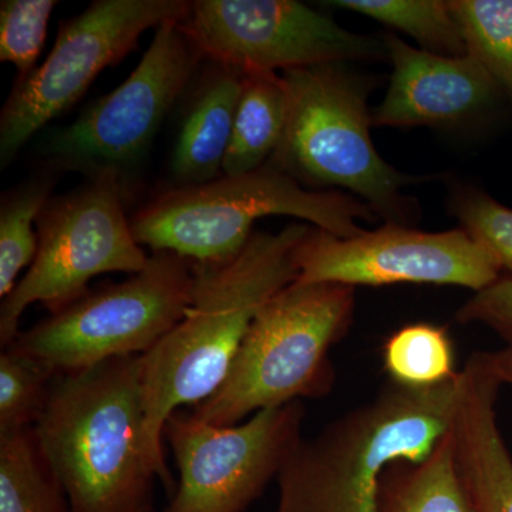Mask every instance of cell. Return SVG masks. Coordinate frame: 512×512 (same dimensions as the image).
Instances as JSON below:
<instances>
[{
	"label": "cell",
	"instance_id": "1",
	"mask_svg": "<svg viewBox=\"0 0 512 512\" xmlns=\"http://www.w3.org/2000/svg\"><path fill=\"white\" fill-rule=\"evenodd\" d=\"M311 228L293 222L279 232L254 231L234 258L192 262L194 285L183 319L141 356L144 446L157 480L171 495L175 484L165 461V421L220 389L262 306L298 279L296 251Z\"/></svg>",
	"mask_w": 512,
	"mask_h": 512
},
{
	"label": "cell",
	"instance_id": "2",
	"mask_svg": "<svg viewBox=\"0 0 512 512\" xmlns=\"http://www.w3.org/2000/svg\"><path fill=\"white\" fill-rule=\"evenodd\" d=\"M33 430L72 512H153L141 356L57 375Z\"/></svg>",
	"mask_w": 512,
	"mask_h": 512
},
{
	"label": "cell",
	"instance_id": "3",
	"mask_svg": "<svg viewBox=\"0 0 512 512\" xmlns=\"http://www.w3.org/2000/svg\"><path fill=\"white\" fill-rule=\"evenodd\" d=\"M460 392L461 370L433 389L389 383L302 439L276 478L275 512H376L384 470L429 456L450 430Z\"/></svg>",
	"mask_w": 512,
	"mask_h": 512
},
{
	"label": "cell",
	"instance_id": "4",
	"mask_svg": "<svg viewBox=\"0 0 512 512\" xmlns=\"http://www.w3.org/2000/svg\"><path fill=\"white\" fill-rule=\"evenodd\" d=\"M269 215L311 222L339 238L356 237L365 231L357 222L376 220L366 202L336 190L305 188L269 161L252 173L161 192L130 224L141 247L214 264L237 256L254 234L255 222Z\"/></svg>",
	"mask_w": 512,
	"mask_h": 512
},
{
	"label": "cell",
	"instance_id": "5",
	"mask_svg": "<svg viewBox=\"0 0 512 512\" xmlns=\"http://www.w3.org/2000/svg\"><path fill=\"white\" fill-rule=\"evenodd\" d=\"M356 288L293 282L255 316L227 379L192 414L212 426H234L255 413L332 392L330 350L348 335Z\"/></svg>",
	"mask_w": 512,
	"mask_h": 512
},
{
	"label": "cell",
	"instance_id": "6",
	"mask_svg": "<svg viewBox=\"0 0 512 512\" xmlns=\"http://www.w3.org/2000/svg\"><path fill=\"white\" fill-rule=\"evenodd\" d=\"M282 79L288 117L271 163L302 185L353 192L387 222L412 221L416 201L402 190L419 178L399 173L376 150L362 86L338 64L289 70Z\"/></svg>",
	"mask_w": 512,
	"mask_h": 512
},
{
	"label": "cell",
	"instance_id": "7",
	"mask_svg": "<svg viewBox=\"0 0 512 512\" xmlns=\"http://www.w3.org/2000/svg\"><path fill=\"white\" fill-rule=\"evenodd\" d=\"M190 259L153 252L143 271L89 291L50 313L9 346L55 375L79 372L117 357L144 356L183 319L191 303Z\"/></svg>",
	"mask_w": 512,
	"mask_h": 512
},
{
	"label": "cell",
	"instance_id": "8",
	"mask_svg": "<svg viewBox=\"0 0 512 512\" xmlns=\"http://www.w3.org/2000/svg\"><path fill=\"white\" fill-rule=\"evenodd\" d=\"M124 198L116 171L50 198L36 221L35 261L0 305L2 349L18 338L20 319L33 303L55 313L83 298L96 276L143 271L150 256L134 238Z\"/></svg>",
	"mask_w": 512,
	"mask_h": 512
},
{
	"label": "cell",
	"instance_id": "9",
	"mask_svg": "<svg viewBox=\"0 0 512 512\" xmlns=\"http://www.w3.org/2000/svg\"><path fill=\"white\" fill-rule=\"evenodd\" d=\"M204 59L181 22L158 26L134 72L43 144L46 167L86 178L116 171L124 187L140 168Z\"/></svg>",
	"mask_w": 512,
	"mask_h": 512
},
{
	"label": "cell",
	"instance_id": "10",
	"mask_svg": "<svg viewBox=\"0 0 512 512\" xmlns=\"http://www.w3.org/2000/svg\"><path fill=\"white\" fill-rule=\"evenodd\" d=\"M187 0H96L64 20L55 46L18 77L0 113V165L8 168L30 138L74 106L106 67L121 62L148 29L184 22Z\"/></svg>",
	"mask_w": 512,
	"mask_h": 512
},
{
	"label": "cell",
	"instance_id": "11",
	"mask_svg": "<svg viewBox=\"0 0 512 512\" xmlns=\"http://www.w3.org/2000/svg\"><path fill=\"white\" fill-rule=\"evenodd\" d=\"M302 402L220 427L177 410L165 421L178 483L164 512H245L276 481L303 439Z\"/></svg>",
	"mask_w": 512,
	"mask_h": 512
},
{
	"label": "cell",
	"instance_id": "12",
	"mask_svg": "<svg viewBox=\"0 0 512 512\" xmlns=\"http://www.w3.org/2000/svg\"><path fill=\"white\" fill-rule=\"evenodd\" d=\"M181 25L204 59L242 72L284 73L382 53L375 40L295 0H195Z\"/></svg>",
	"mask_w": 512,
	"mask_h": 512
},
{
	"label": "cell",
	"instance_id": "13",
	"mask_svg": "<svg viewBox=\"0 0 512 512\" xmlns=\"http://www.w3.org/2000/svg\"><path fill=\"white\" fill-rule=\"evenodd\" d=\"M302 284L461 286L478 292L501 276L493 256L463 228L423 232L387 222L339 238L312 227L296 251Z\"/></svg>",
	"mask_w": 512,
	"mask_h": 512
},
{
	"label": "cell",
	"instance_id": "14",
	"mask_svg": "<svg viewBox=\"0 0 512 512\" xmlns=\"http://www.w3.org/2000/svg\"><path fill=\"white\" fill-rule=\"evenodd\" d=\"M393 63L386 97L372 126H447L473 116L493 101L500 87L473 56L434 55L387 37Z\"/></svg>",
	"mask_w": 512,
	"mask_h": 512
},
{
	"label": "cell",
	"instance_id": "15",
	"mask_svg": "<svg viewBox=\"0 0 512 512\" xmlns=\"http://www.w3.org/2000/svg\"><path fill=\"white\" fill-rule=\"evenodd\" d=\"M503 387L474 353L461 370V392L450 431L461 477L477 512H512V456L498 424Z\"/></svg>",
	"mask_w": 512,
	"mask_h": 512
},
{
	"label": "cell",
	"instance_id": "16",
	"mask_svg": "<svg viewBox=\"0 0 512 512\" xmlns=\"http://www.w3.org/2000/svg\"><path fill=\"white\" fill-rule=\"evenodd\" d=\"M210 63L175 143L171 171L177 187L220 178L231 143L245 73L227 64Z\"/></svg>",
	"mask_w": 512,
	"mask_h": 512
},
{
	"label": "cell",
	"instance_id": "17",
	"mask_svg": "<svg viewBox=\"0 0 512 512\" xmlns=\"http://www.w3.org/2000/svg\"><path fill=\"white\" fill-rule=\"evenodd\" d=\"M376 512H477L458 468L450 430L424 460H397L387 466Z\"/></svg>",
	"mask_w": 512,
	"mask_h": 512
},
{
	"label": "cell",
	"instance_id": "18",
	"mask_svg": "<svg viewBox=\"0 0 512 512\" xmlns=\"http://www.w3.org/2000/svg\"><path fill=\"white\" fill-rule=\"evenodd\" d=\"M244 73L222 175L247 174L264 167L274 157L285 133L288 94L282 74Z\"/></svg>",
	"mask_w": 512,
	"mask_h": 512
},
{
	"label": "cell",
	"instance_id": "19",
	"mask_svg": "<svg viewBox=\"0 0 512 512\" xmlns=\"http://www.w3.org/2000/svg\"><path fill=\"white\" fill-rule=\"evenodd\" d=\"M0 512H72L33 427L0 436Z\"/></svg>",
	"mask_w": 512,
	"mask_h": 512
},
{
	"label": "cell",
	"instance_id": "20",
	"mask_svg": "<svg viewBox=\"0 0 512 512\" xmlns=\"http://www.w3.org/2000/svg\"><path fill=\"white\" fill-rule=\"evenodd\" d=\"M59 171L43 167L36 175L3 192L0 200V298L18 284V276L35 261L36 221L52 198Z\"/></svg>",
	"mask_w": 512,
	"mask_h": 512
},
{
	"label": "cell",
	"instance_id": "21",
	"mask_svg": "<svg viewBox=\"0 0 512 512\" xmlns=\"http://www.w3.org/2000/svg\"><path fill=\"white\" fill-rule=\"evenodd\" d=\"M390 383L406 389H433L456 379V350L446 328L410 323L393 332L382 348Z\"/></svg>",
	"mask_w": 512,
	"mask_h": 512
},
{
	"label": "cell",
	"instance_id": "22",
	"mask_svg": "<svg viewBox=\"0 0 512 512\" xmlns=\"http://www.w3.org/2000/svg\"><path fill=\"white\" fill-rule=\"evenodd\" d=\"M328 5L377 20L413 37L426 52L467 55L466 42L450 2L441 0H335Z\"/></svg>",
	"mask_w": 512,
	"mask_h": 512
},
{
	"label": "cell",
	"instance_id": "23",
	"mask_svg": "<svg viewBox=\"0 0 512 512\" xmlns=\"http://www.w3.org/2000/svg\"><path fill=\"white\" fill-rule=\"evenodd\" d=\"M467 55L512 99V0H454Z\"/></svg>",
	"mask_w": 512,
	"mask_h": 512
},
{
	"label": "cell",
	"instance_id": "24",
	"mask_svg": "<svg viewBox=\"0 0 512 512\" xmlns=\"http://www.w3.org/2000/svg\"><path fill=\"white\" fill-rule=\"evenodd\" d=\"M55 373L10 349L0 353V436L32 429L45 412Z\"/></svg>",
	"mask_w": 512,
	"mask_h": 512
},
{
	"label": "cell",
	"instance_id": "25",
	"mask_svg": "<svg viewBox=\"0 0 512 512\" xmlns=\"http://www.w3.org/2000/svg\"><path fill=\"white\" fill-rule=\"evenodd\" d=\"M55 0H2L0 3V60L13 64L18 77L36 70L45 47Z\"/></svg>",
	"mask_w": 512,
	"mask_h": 512
},
{
	"label": "cell",
	"instance_id": "26",
	"mask_svg": "<svg viewBox=\"0 0 512 512\" xmlns=\"http://www.w3.org/2000/svg\"><path fill=\"white\" fill-rule=\"evenodd\" d=\"M451 212L461 227L488 252L501 271L512 274V210L495 201L487 192L458 190Z\"/></svg>",
	"mask_w": 512,
	"mask_h": 512
},
{
	"label": "cell",
	"instance_id": "27",
	"mask_svg": "<svg viewBox=\"0 0 512 512\" xmlns=\"http://www.w3.org/2000/svg\"><path fill=\"white\" fill-rule=\"evenodd\" d=\"M456 319L461 325H483L512 346V274L501 275L487 288L474 292L458 309Z\"/></svg>",
	"mask_w": 512,
	"mask_h": 512
},
{
	"label": "cell",
	"instance_id": "28",
	"mask_svg": "<svg viewBox=\"0 0 512 512\" xmlns=\"http://www.w3.org/2000/svg\"><path fill=\"white\" fill-rule=\"evenodd\" d=\"M483 356L491 372L501 384L512 386V346L507 345L493 352H483Z\"/></svg>",
	"mask_w": 512,
	"mask_h": 512
}]
</instances>
